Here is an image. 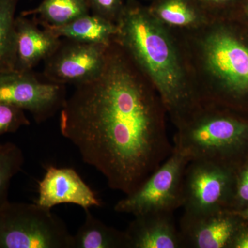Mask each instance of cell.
<instances>
[{"instance_id": "cell-1", "label": "cell", "mask_w": 248, "mask_h": 248, "mask_svg": "<svg viewBox=\"0 0 248 248\" xmlns=\"http://www.w3.org/2000/svg\"><path fill=\"white\" fill-rule=\"evenodd\" d=\"M76 86L60 110L62 136L110 188L132 193L174 150L161 98L115 40L100 74Z\"/></svg>"}, {"instance_id": "cell-2", "label": "cell", "mask_w": 248, "mask_h": 248, "mask_svg": "<svg viewBox=\"0 0 248 248\" xmlns=\"http://www.w3.org/2000/svg\"><path fill=\"white\" fill-rule=\"evenodd\" d=\"M115 40L158 93L174 126L200 104L177 41L148 5L126 0Z\"/></svg>"}, {"instance_id": "cell-3", "label": "cell", "mask_w": 248, "mask_h": 248, "mask_svg": "<svg viewBox=\"0 0 248 248\" xmlns=\"http://www.w3.org/2000/svg\"><path fill=\"white\" fill-rule=\"evenodd\" d=\"M226 16L202 27L173 31L200 103L248 105V36Z\"/></svg>"}, {"instance_id": "cell-4", "label": "cell", "mask_w": 248, "mask_h": 248, "mask_svg": "<svg viewBox=\"0 0 248 248\" xmlns=\"http://www.w3.org/2000/svg\"><path fill=\"white\" fill-rule=\"evenodd\" d=\"M174 147L190 161H205L236 171L248 161V120L226 108L201 103L175 126Z\"/></svg>"}, {"instance_id": "cell-5", "label": "cell", "mask_w": 248, "mask_h": 248, "mask_svg": "<svg viewBox=\"0 0 248 248\" xmlns=\"http://www.w3.org/2000/svg\"><path fill=\"white\" fill-rule=\"evenodd\" d=\"M0 248H73V235L50 209L8 202L0 208Z\"/></svg>"}, {"instance_id": "cell-6", "label": "cell", "mask_w": 248, "mask_h": 248, "mask_svg": "<svg viewBox=\"0 0 248 248\" xmlns=\"http://www.w3.org/2000/svg\"><path fill=\"white\" fill-rule=\"evenodd\" d=\"M178 148L141 186L115 204V212L134 216L144 214L172 213L182 208L184 178L190 162Z\"/></svg>"}, {"instance_id": "cell-7", "label": "cell", "mask_w": 248, "mask_h": 248, "mask_svg": "<svg viewBox=\"0 0 248 248\" xmlns=\"http://www.w3.org/2000/svg\"><path fill=\"white\" fill-rule=\"evenodd\" d=\"M236 171L205 161H190L184 178L182 208L187 213L229 210Z\"/></svg>"}, {"instance_id": "cell-8", "label": "cell", "mask_w": 248, "mask_h": 248, "mask_svg": "<svg viewBox=\"0 0 248 248\" xmlns=\"http://www.w3.org/2000/svg\"><path fill=\"white\" fill-rule=\"evenodd\" d=\"M66 98L65 85L42 82L32 71L14 69L0 74V102L28 111L37 124L61 110Z\"/></svg>"}, {"instance_id": "cell-9", "label": "cell", "mask_w": 248, "mask_h": 248, "mask_svg": "<svg viewBox=\"0 0 248 248\" xmlns=\"http://www.w3.org/2000/svg\"><path fill=\"white\" fill-rule=\"evenodd\" d=\"M108 46L61 40L45 61L44 76L54 84L76 86L89 82L102 72Z\"/></svg>"}, {"instance_id": "cell-10", "label": "cell", "mask_w": 248, "mask_h": 248, "mask_svg": "<svg viewBox=\"0 0 248 248\" xmlns=\"http://www.w3.org/2000/svg\"><path fill=\"white\" fill-rule=\"evenodd\" d=\"M244 220L231 210L208 213L184 212L179 223L184 248H230Z\"/></svg>"}, {"instance_id": "cell-11", "label": "cell", "mask_w": 248, "mask_h": 248, "mask_svg": "<svg viewBox=\"0 0 248 248\" xmlns=\"http://www.w3.org/2000/svg\"><path fill=\"white\" fill-rule=\"evenodd\" d=\"M35 203L51 210L60 204H74L84 210L100 207L102 202L74 169L50 166L38 184Z\"/></svg>"}, {"instance_id": "cell-12", "label": "cell", "mask_w": 248, "mask_h": 248, "mask_svg": "<svg viewBox=\"0 0 248 248\" xmlns=\"http://www.w3.org/2000/svg\"><path fill=\"white\" fill-rule=\"evenodd\" d=\"M16 32V62L15 69L32 71L56 50L61 42L47 29H41L35 19L19 16L15 21Z\"/></svg>"}, {"instance_id": "cell-13", "label": "cell", "mask_w": 248, "mask_h": 248, "mask_svg": "<svg viewBox=\"0 0 248 248\" xmlns=\"http://www.w3.org/2000/svg\"><path fill=\"white\" fill-rule=\"evenodd\" d=\"M125 231L129 248H184L172 213L137 215Z\"/></svg>"}, {"instance_id": "cell-14", "label": "cell", "mask_w": 248, "mask_h": 248, "mask_svg": "<svg viewBox=\"0 0 248 248\" xmlns=\"http://www.w3.org/2000/svg\"><path fill=\"white\" fill-rule=\"evenodd\" d=\"M152 15L170 30H190L212 17L194 0H153L148 5Z\"/></svg>"}, {"instance_id": "cell-15", "label": "cell", "mask_w": 248, "mask_h": 248, "mask_svg": "<svg viewBox=\"0 0 248 248\" xmlns=\"http://www.w3.org/2000/svg\"><path fill=\"white\" fill-rule=\"evenodd\" d=\"M59 38L84 43L110 45L118 29L116 23L94 14H86L59 27L42 26Z\"/></svg>"}, {"instance_id": "cell-16", "label": "cell", "mask_w": 248, "mask_h": 248, "mask_svg": "<svg viewBox=\"0 0 248 248\" xmlns=\"http://www.w3.org/2000/svg\"><path fill=\"white\" fill-rule=\"evenodd\" d=\"M85 220L73 235V248H129L125 231L107 226L90 211L84 210Z\"/></svg>"}, {"instance_id": "cell-17", "label": "cell", "mask_w": 248, "mask_h": 248, "mask_svg": "<svg viewBox=\"0 0 248 248\" xmlns=\"http://www.w3.org/2000/svg\"><path fill=\"white\" fill-rule=\"evenodd\" d=\"M91 12L86 0H42L35 9L21 13V16H33L41 26L59 27Z\"/></svg>"}, {"instance_id": "cell-18", "label": "cell", "mask_w": 248, "mask_h": 248, "mask_svg": "<svg viewBox=\"0 0 248 248\" xmlns=\"http://www.w3.org/2000/svg\"><path fill=\"white\" fill-rule=\"evenodd\" d=\"M19 0H0V74L16 68V11Z\"/></svg>"}, {"instance_id": "cell-19", "label": "cell", "mask_w": 248, "mask_h": 248, "mask_svg": "<svg viewBox=\"0 0 248 248\" xmlns=\"http://www.w3.org/2000/svg\"><path fill=\"white\" fill-rule=\"evenodd\" d=\"M24 162V155L17 145L0 143V208L9 202L11 180L21 170Z\"/></svg>"}, {"instance_id": "cell-20", "label": "cell", "mask_w": 248, "mask_h": 248, "mask_svg": "<svg viewBox=\"0 0 248 248\" xmlns=\"http://www.w3.org/2000/svg\"><path fill=\"white\" fill-rule=\"evenodd\" d=\"M30 125L24 110L12 104L0 102V137L17 132L21 127Z\"/></svg>"}, {"instance_id": "cell-21", "label": "cell", "mask_w": 248, "mask_h": 248, "mask_svg": "<svg viewBox=\"0 0 248 248\" xmlns=\"http://www.w3.org/2000/svg\"><path fill=\"white\" fill-rule=\"evenodd\" d=\"M248 205V161L236 171L234 194L229 210L239 211Z\"/></svg>"}, {"instance_id": "cell-22", "label": "cell", "mask_w": 248, "mask_h": 248, "mask_svg": "<svg viewBox=\"0 0 248 248\" xmlns=\"http://www.w3.org/2000/svg\"><path fill=\"white\" fill-rule=\"evenodd\" d=\"M92 14L97 15L117 23L120 18L124 6L125 0H86Z\"/></svg>"}, {"instance_id": "cell-23", "label": "cell", "mask_w": 248, "mask_h": 248, "mask_svg": "<svg viewBox=\"0 0 248 248\" xmlns=\"http://www.w3.org/2000/svg\"><path fill=\"white\" fill-rule=\"evenodd\" d=\"M211 17L226 16V11L239 6L244 0H194Z\"/></svg>"}, {"instance_id": "cell-24", "label": "cell", "mask_w": 248, "mask_h": 248, "mask_svg": "<svg viewBox=\"0 0 248 248\" xmlns=\"http://www.w3.org/2000/svg\"><path fill=\"white\" fill-rule=\"evenodd\" d=\"M230 248H248V227L244 224L235 235Z\"/></svg>"}, {"instance_id": "cell-25", "label": "cell", "mask_w": 248, "mask_h": 248, "mask_svg": "<svg viewBox=\"0 0 248 248\" xmlns=\"http://www.w3.org/2000/svg\"><path fill=\"white\" fill-rule=\"evenodd\" d=\"M234 213L237 214L241 218L244 220V221L248 222V205L246 208L239 211H234Z\"/></svg>"}, {"instance_id": "cell-26", "label": "cell", "mask_w": 248, "mask_h": 248, "mask_svg": "<svg viewBox=\"0 0 248 248\" xmlns=\"http://www.w3.org/2000/svg\"><path fill=\"white\" fill-rule=\"evenodd\" d=\"M240 5H241V8H242L243 12L244 13L245 15L248 18V0H244Z\"/></svg>"}, {"instance_id": "cell-27", "label": "cell", "mask_w": 248, "mask_h": 248, "mask_svg": "<svg viewBox=\"0 0 248 248\" xmlns=\"http://www.w3.org/2000/svg\"><path fill=\"white\" fill-rule=\"evenodd\" d=\"M145 1H149L150 3H151V1H153V0H145Z\"/></svg>"}]
</instances>
